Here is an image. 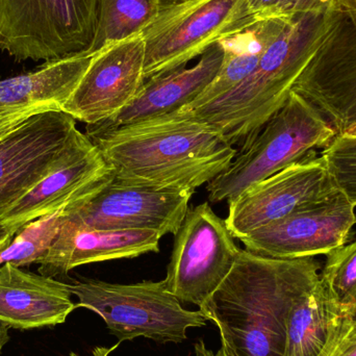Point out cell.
<instances>
[{"label":"cell","mask_w":356,"mask_h":356,"mask_svg":"<svg viewBox=\"0 0 356 356\" xmlns=\"http://www.w3.org/2000/svg\"><path fill=\"white\" fill-rule=\"evenodd\" d=\"M75 129L72 116L52 110L0 133V218L58 165Z\"/></svg>","instance_id":"obj_10"},{"label":"cell","mask_w":356,"mask_h":356,"mask_svg":"<svg viewBox=\"0 0 356 356\" xmlns=\"http://www.w3.org/2000/svg\"><path fill=\"white\" fill-rule=\"evenodd\" d=\"M120 343H117L114 346L112 347H96L93 350V356H110L113 351L116 350L118 348ZM69 356H81L75 353H71Z\"/></svg>","instance_id":"obj_31"},{"label":"cell","mask_w":356,"mask_h":356,"mask_svg":"<svg viewBox=\"0 0 356 356\" xmlns=\"http://www.w3.org/2000/svg\"><path fill=\"white\" fill-rule=\"evenodd\" d=\"M15 234H16V232L10 226L6 225V223H3L0 220V253L4 249L8 248V245L10 244L13 238H14Z\"/></svg>","instance_id":"obj_29"},{"label":"cell","mask_w":356,"mask_h":356,"mask_svg":"<svg viewBox=\"0 0 356 356\" xmlns=\"http://www.w3.org/2000/svg\"><path fill=\"white\" fill-rule=\"evenodd\" d=\"M163 6H169V4L178 3V2L186 1V0H160Z\"/></svg>","instance_id":"obj_33"},{"label":"cell","mask_w":356,"mask_h":356,"mask_svg":"<svg viewBox=\"0 0 356 356\" xmlns=\"http://www.w3.org/2000/svg\"><path fill=\"white\" fill-rule=\"evenodd\" d=\"M344 316L319 280L293 307L286 356H322L340 332Z\"/></svg>","instance_id":"obj_20"},{"label":"cell","mask_w":356,"mask_h":356,"mask_svg":"<svg viewBox=\"0 0 356 356\" xmlns=\"http://www.w3.org/2000/svg\"><path fill=\"white\" fill-rule=\"evenodd\" d=\"M280 2V0H248L251 14L257 20L274 17Z\"/></svg>","instance_id":"obj_27"},{"label":"cell","mask_w":356,"mask_h":356,"mask_svg":"<svg viewBox=\"0 0 356 356\" xmlns=\"http://www.w3.org/2000/svg\"><path fill=\"white\" fill-rule=\"evenodd\" d=\"M226 51V41L218 42L201 56L195 66L180 67L147 79L122 112L110 120L87 127L115 129L181 110L192 104L213 81L225 60Z\"/></svg>","instance_id":"obj_18"},{"label":"cell","mask_w":356,"mask_h":356,"mask_svg":"<svg viewBox=\"0 0 356 356\" xmlns=\"http://www.w3.org/2000/svg\"><path fill=\"white\" fill-rule=\"evenodd\" d=\"M100 0H0V50L17 62L89 51Z\"/></svg>","instance_id":"obj_7"},{"label":"cell","mask_w":356,"mask_h":356,"mask_svg":"<svg viewBox=\"0 0 356 356\" xmlns=\"http://www.w3.org/2000/svg\"><path fill=\"white\" fill-rule=\"evenodd\" d=\"M321 156L334 186L356 207V136L337 135Z\"/></svg>","instance_id":"obj_24"},{"label":"cell","mask_w":356,"mask_h":356,"mask_svg":"<svg viewBox=\"0 0 356 356\" xmlns=\"http://www.w3.org/2000/svg\"><path fill=\"white\" fill-rule=\"evenodd\" d=\"M94 54L45 62L37 70L0 81V133L22 119L60 110L91 64Z\"/></svg>","instance_id":"obj_17"},{"label":"cell","mask_w":356,"mask_h":356,"mask_svg":"<svg viewBox=\"0 0 356 356\" xmlns=\"http://www.w3.org/2000/svg\"><path fill=\"white\" fill-rule=\"evenodd\" d=\"M144 54L139 35L94 54L63 112L87 125L99 124L122 112L145 83Z\"/></svg>","instance_id":"obj_14"},{"label":"cell","mask_w":356,"mask_h":356,"mask_svg":"<svg viewBox=\"0 0 356 356\" xmlns=\"http://www.w3.org/2000/svg\"><path fill=\"white\" fill-rule=\"evenodd\" d=\"M330 6L332 0H280L274 17H289L309 13L325 14L330 13Z\"/></svg>","instance_id":"obj_26"},{"label":"cell","mask_w":356,"mask_h":356,"mask_svg":"<svg viewBox=\"0 0 356 356\" xmlns=\"http://www.w3.org/2000/svg\"><path fill=\"white\" fill-rule=\"evenodd\" d=\"M355 332H356V317L355 318Z\"/></svg>","instance_id":"obj_34"},{"label":"cell","mask_w":356,"mask_h":356,"mask_svg":"<svg viewBox=\"0 0 356 356\" xmlns=\"http://www.w3.org/2000/svg\"><path fill=\"white\" fill-rule=\"evenodd\" d=\"M8 328H10V326L0 320V353H1V349L3 348L4 345L10 340Z\"/></svg>","instance_id":"obj_32"},{"label":"cell","mask_w":356,"mask_h":356,"mask_svg":"<svg viewBox=\"0 0 356 356\" xmlns=\"http://www.w3.org/2000/svg\"><path fill=\"white\" fill-rule=\"evenodd\" d=\"M332 15L292 91L311 102L343 135L356 124V14Z\"/></svg>","instance_id":"obj_11"},{"label":"cell","mask_w":356,"mask_h":356,"mask_svg":"<svg viewBox=\"0 0 356 356\" xmlns=\"http://www.w3.org/2000/svg\"><path fill=\"white\" fill-rule=\"evenodd\" d=\"M313 257L278 259L241 249L219 288L199 307L227 356H286L291 312L320 280Z\"/></svg>","instance_id":"obj_1"},{"label":"cell","mask_w":356,"mask_h":356,"mask_svg":"<svg viewBox=\"0 0 356 356\" xmlns=\"http://www.w3.org/2000/svg\"><path fill=\"white\" fill-rule=\"evenodd\" d=\"M323 158H309L247 188L228 200L226 225L234 238L278 221L337 192Z\"/></svg>","instance_id":"obj_13"},{"label":"cell","mask_w":356,"mask_h":356,"mask_svg":"<svg viewBox=\"0 0 356 356\" xmlns=\"http://www.w3.org/2000/svg\"><path fill=\"white\" fill-rule=\"evenodd\" d=\"M194 191L154 188L108 180L63 209V218L96 229L177 234Z\"/></svg>","instance_id":"obj_9"},{"label":"cell","mask_w":356,"mask_h":356,"mask_svg":"<svg viewBox=\"0 0 356 356\" xmlns=\"http://www.w3.org/2000/svg\"><path fill=\"white\" fill-rule=\"evenodd\" d=\"M112 177V168L99 148L75 129L58 165L0 220L19 232L26 224L94 192Z\"/></svg>","instance_id":"obj_15"},{"label":"cell","mask_w":356,"mask_h":356,"mask_svg":"<svg viewBox=\"0 0 356 356\" xmlns=\"http://www.w3.org/2000/svg\"><path fill=\"white\" fill-rule=\"evenodd\" d=\"M162 238L152 230L96 229L63 218L58 236L38 261L39 271L54 278L79 266L158 253Z\"/></svg>","instance_id":"obj_16"},{"label":"cell","mask_w":356,"mask_h":356,"mask_svg":"<svg viewBox=\"0 0 356 356\" xmlns=\"http://www.w3.org/2000/svg\"><path fill=\"white\" fill-rule=\"evenodd\" d=\"M332 16L309 13L289 17L282 31L267 42L247 79L219 99L188 113L213 125L232 146L244 149L286 104Z\"/></svg>","instance_id":"obj_3"},{"label":"cell","mask_w":356,"mask_h":356,"mask_svg":"<svg viewBox=\"0 0 356 356\" xmlns=\"http://www.w3.org/2000/svg\"><path fill=\"white\" fill-rule=\"evenodd\" d=\"M320 280L342 315L355 318L356 241L328 253Z\"/></svg>","instance_id":"obj_23"},{"label":"cell","mask_w":356,"mask_h":356,"mask_svg":"<svg viewBox=\"0 0 356 356\" xmlns=\"http://www.w3.org/2000/svg\"><path fill=\"white\" fill-rule=\"evenodd\" d=\"M330 13L337 14H356V0H332Z\"/></svg>","instance_id":"obj_28"},{"label":"cell","mask_w":356,"mask_h":356,"mask_svg":"<svg viewBox=\"0 0 356 356\" xmlns=\"http://www.w3.org/2000/svg\"><path fill=\"white\" fill-rule=\"evenodd\" d=\"M69 284L13 264L0 266V320L17 330L56 326L76 309Z\"/></svg>","instance_id":"obj_19"},{"label":"cell","mask_w":356,"mask_h":356,"mask_svg":"<svg viewBox=\"0 0 356 356\" xmlns=\"http://www.w3.org/2000/svg\"><path fill=\"white\" fill-rule=\"evenodd\" d=\"M63 209L43 216L17 232L8 248L0 253V266L10 263L20 268L38 264L60 232Z\"/></svg>","instance_id":"obj_22"},{"label":"cell","mask_w":356,"mask_h":356,"mask_svg":"<svg viewBox=\"0 0 356 356\" xmlns=\"http://www.w3.org/2000/svg\"><path fill=\"white\" fill-rule=\"evenodd\" d=\"M240 250L209 202L188 209L163 280L167 291L180 302L200 307L227 277Z\"/></svg>","instance_id":"obj_8"},{"label":"cell","mask_w":356,"mask_h":356,"mask_svg":"<svg viewBox=\"0 0 356 356\" xmlns=\"http://www.w3.org/2000/svg\"><path fill=\"white\" fill-rule=\"evenodd\" d=\"M355 205L340 190L241 238L245 249L278 259L327 255L344 246L356 224Z\"/></svg>","instance_id":"obj_12"},{"label":"cell","mask_w":356,"mask_h":356,"mask_svg":"<svg viewBox=\"0 0 356 356\" xmlns=\"http://www.w3.org/2000/svg\"><path fill=\"white\" fill-rule=\"evenodd\" d=\"M195 353H196L197 356H227L226 355L223 347H220L218 353H213V351L209 350V349L205 346L204 342L201 340L198 341V342L195 344Z\"/></svg>","instance_id":"obj_30"},{"label":"cell","mask_w":356,"mask_h":356,"mask_svg":"<svg viewBox=\"0 0 356 356\" xmlns=\"http://www.w3.org/2000/svg\"><path fill=\"white\" fill-rule=\"evenodd\" d=\"M160 0H100L99 18L89 54L142 35L162 10Z\"/></svg>","instance_id":"obj_21"},{"label":"cell","mask_w":356,"mask_h":356,"mask_svg":"<svg viewBox=\"0 0 356 356\" xmlns=\"http://www.w3.org/2000/svg\"><path fill=\"white\" fill-rule=\"evenodd\" d=\"M124 184L170 190H196L221 175L236 158V148L216 127L179 110L115 129L87 127Z\"/></svg>","instance_id":"obj_2"},{"label":"cell","mask_w":356,"mask_h":356,"mask_svg":"<svg viewBox=\"0 0 356 356\" xmlns=\"http://www.w3.org/2000/svg\"><path fill=\"white\" fill-rule=\"evenodd\" d=\"M259 21L248 0H186L163 6L141 35L144 79L186 67L213 44L241 35Z\"/></svg>","instance_id":"obj_6"},{"label":"cell","mask_w":356,"mask_h":356,"mask_svg":"<svg viewBox=\"0 0 356 356\" xmlns=\"http://www.w3.org/2000/svg\"><path fill=\"white\" fill-rule=\"evenodd\" d=\"M337 135L311 102L291 92L284 106L236 154L228 168L207 184L209 202L236 198L252 184L326 147Z\"/></svg>","instance_id":"obj_4"},{"label":"cell","mask_w":356,"mask_h":356,"mask_svg":"<svg viewBox=\"0 0 356 356\" xmlns=\"http://www.w3.org/2000/svg\"><path fill=\"white\" fill-rule=\"evenodd\" d=\"M322 356H356L355 318L344 316L340 332Z\"/></svg>","instance_id":"obj_25"},{"label":"cell","mask_w":356,"mask_h":356,"mask_svg":"<svg viewBox=\"0 0 356 356\" xmlns=\"http://www.w3.org/2000/svg\"><path fill=\"white\" fill-rule=\"evenodd\" d=\"M79 299L76 307L97 314L119 343L146 338L159 343H182L190 328L203 327L200 309L188 311L167 291L164 282L111 284L86 280L69 284Z\"/></svg>","instance_id":"obj_5"}]
</instances>
